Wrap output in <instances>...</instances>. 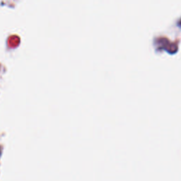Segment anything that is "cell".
Here are the masks:
<instances>
[{
    "mask_svg": "<svg viewBox=\"0 0 181 181\" xmlns=\"http://www.w3.org/2000/svg\"><path fill=\"white\" fill-rule=\"evenodd\" d=\"M180 24H181V21H180Z\"/></svg>",
    "mask_w": 181,
    "mask_h": 181,
    "instance_id": "obj_1",
    "label": "cell"
}]
</instances>
